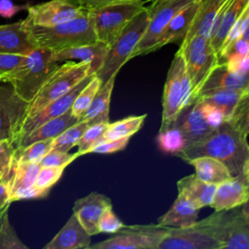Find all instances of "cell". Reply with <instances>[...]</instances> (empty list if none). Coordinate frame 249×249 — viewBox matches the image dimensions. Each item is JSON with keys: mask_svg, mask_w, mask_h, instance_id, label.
<instances>
[{"mask_svg": "<svg viewBox=\"0 0 249 249\" xmlns=\"http://www.w3.org/2000/svg\"><path fill=\"white\" fill-rule=\"evenodd\" d=\"M247 136L226 121L201 140L186 147L177 157L186 161L198 157H210L223 162L232 177L249 175Z\"/></svg>", "mask_w": 249, "mask_h": 249, "instance_id": "cell-1", "label": "cell"}, {"mask_svg": "<svg viewBox=\"0 0 249 249\" xmlns=\"http://www.w3.org/2000/svg\"><path fill=\"white\" fill-rule=\"evenodd\" d=\"M227 210L215 211L188 228H171L153 249H222Z\"/></svg>", "mask_w": 249, "mask_h": 249, "instance_id": "cell-2", "label": "cell"}, {"mask_svg": "<svg viewBox=\"0 0 249 249\" xmlns=\"http://www.w3.org/2000/svg\"><path fill=\"white\" fill-rule=\"evenodd\" d=\"M27 25L34 46L53 52L97 41L89 10L72 20L56 25L38 26L28 22Z\"/></svg>", "mask_w": 249, "mask_h": 249, "instance_id": "cell-3", "label": "cell"}, {"mask_svg": "<svg viewBox=\"0 0 249 249\" xmlns=\"http://www.w3.org/2000/svg\"><path fill=\"white\" fill-rule=\"evenodd\" d=\"M57 66L53 57V51L35 48L2 83L11 84L15 91L29 103Z\"/></svg>", "mask_w": 249, "mask_h": 249, "instance_id": "cell-4", "label": "cell"}, {"mask_svg": "<svg viewBox=\"0 0 249 249\" xmlns=\"http://www.w3.org/2000/svg\"><path fill=\"white\" fill-rule=\"evenodd\" d=\"M193 102V89L185 61L181 53L177 51L164 84L160 129L172 124L179 114Z\"/></svg>", "mask_w": 249, "mask_h": 249, "instance_id": "cell-5", "label": "cell"}, {"mask_svg": "<svg viewBox=\"0 0 249 249\" xmlns=\"http://www.w3.org/2000/svg\"><path fill=\"white\" fill-rule=\"evenodd\" d=\"M89 70L90 63L85 61L68 60L58 65L28 103L26 117L68 92L84 78L91 75Z\"/></svg>", "mask_w": 249, "mask_h": 249, "instance_id": "cell-6", "label": "cell"}, {"mask_svg": "<svg viewBox=\"0 0 249 249\" xmlns=\"http://www.w3.org/2000/svg\"><path fill=\"white\" fill-rule=\"evenodd\" d=\"M148 8L135 16L125 26L116 41L109 47L101 67L95 73L104 84L112 75L118 74L122 66L131 58V54L149 24Z\"/></svg>", "mask_w": 249, "mask_h": 249, "instance_id": "cell-7", "label": "cell"}, {"mask_svg": "<svg viewBox=\"0 0 249 249\" xmlns=\"http://www.w3.org/2000/svg\"><path fill=\"white\" fill-rule=\"evenodd\" d=\"M146 8L143 0H136L89 10L96 40L110 47L130 20Z\"/></svg>", "mask_w": 249, "mask_h": 249, "instance_id": "cell-8", "label": "cell"}, {"mask_svg": "<svg viewBox=\"0 0 249 249\" xmlns=\"http://www.w3.org/2000/svg\"><path fill=\"white\" fill-rule=\"evenodd\" d=\"M178 51L185 61L195 101L203 82L217 64V54L208 39L203 36H194L187 42L181 43Z\"/></svg>", "mask_w": 249, "mask_h": 249, "instance_id": "cell-9", "label": "cell"}, {"mask_svg": "<svg viewBox=\"0 0 249 249\" xmlns=\"http://www.w3.org/2000/svg\"><path fill=\"white\" fill-rule=\"evenodd\" d=\"M195 1L196 0H154L153 4L147 7L150 15L149 24L134 49L131 58L154 52L155 45L172 18Z\"/></svg>", "mask_w": 249, "mask_h": 249, "instance_id": "cell-10", "label": "cell"}, {"mask_svg": "<svg viewBox=\"0 0 249 249\" xmlns=\"http://www.w3.org/2000/svg\"><path fill=\"white\" fill-rule=\"evenodd\" d=\"M168 228L159 224L124 225L112 237L83 249H153Z\"/></svg>", "mask_w": 249, "mask_h": 249, "instance_id": "cell-11", "label": "cell"}, {"mask_svg": "<svg viewBox=\"0 0 249 249\" xmlns=\"http://www.w3.org/2000/svg\"><path fill=\"white\" fill-rule=\"evenodd\" d=\"M27 107L28 102L15 91L11 84L0 82V140L16 141Z\"/></svg>", "mask_w": 249, "mask_h": 249, "instance_id": "cell-12", "label": "cell"}, {"mask_svg": "<svg viewBox=\"0 0 249 249\" xmlns=\"http://www.w3.org/2000/svg\"><path fill=\"white\" fill-rule=\"evenodd\" d=\"M28 23L38 26H53L72 20L87 10L68 0H51L27 8Z\"/></svg>", "mask_w": 249, "mask_h": 249, "instance_id": "cell-13", "label": "cell"}, {"mask_svg": "<svg viewBox=\"0 0 249 249\" xmlns=\"http://www.w3.org/2000/svg\"><path fill=\"white\" fill-rule=\"evenodd\" d=\"M91 77H92V75L87 76L79 84H77L74 88H72L68 92H66L59 98L55 99L54 101L49 103L48 105H46L45 107H43L42 109H40L39 111L34 113L33 115L26 117L23 120V122L19 127L16 141L18 138H20L21 136L29 133L30 131H32L33 129H35L42 124H44L50 120H53L56 117H59L60 115L64 114L65 112L70 110L74 99L76 98L78 93L81 91V89L88 84V82L90 80Z\"/></svg>", "mask_w": 249, "mask_h": 249, "instance_id": "cell-14", "label": "cell"}, {"mask_svg": "<svg viewBox=\"0 0 249 249\" xmlns=\"http://www.w3.org/2000/svg\"><path fill=\"white\" fill-rule=\"evenodd\" d=\"M249 175H238L216 186L211 207L215 211L231 210L248 202Z\"/></svg>", "mask_w": 249, "mask_h": 249, "instance_id": "cell-15", "label": "cell"}, {"mask_svg": "<svg viewBox=\"0 0 249 249\" xmlns=\"http://www.w3.org/2000/svg\"><path fill=\"white\" fill-rule=\"evenodd\" d=\"M109 207H112V203L107 196L97 192H91L75 201L73 214L84 230L92 236L99 233L97 228L98 221L102 213Z\"/></svg>", "mask_w": 249, "mask_h": 249, "instance_id": "cell-16", "label": "cell"}, {"mask_svg": "<svg viewBox=\"0 0 249 249\" xmlns=\"http://www.w3.org/2000/svg\"><path fill=\"white\" fill-rule=\"evenodd\" d=\"M173 124L183 133L188 146L201 140L213 130L206 121L201 102L198 99L187 106L179 114Z\"/></svg>", "mask_w": 249, "mask_h": 249, "instance_id": "cell-17", "label": "cell"}, {"mask_svg": "<svg viewBox=\"0 0 249 249\" xmlns=\"http://www.w3.org/2000/svg\"><path fill=\"white\" fill-rule=\"evenodd\" d=\"M248 5L249 0H229L219 12L207 37L211 48L217 55L230 30Z\"/></svg>", "mask_w": 249, "mask_h": 249, "instance_id": "cell-18", "label": "cell"}, {"mask_svg": "<svg viewBox=\"0 0 249 249\" xmlns=\"http://www.w3.org/2000/svg\"><path fill=\"white\" fill-rule=\"evenodd\" d=\"M222 249H249L247 202L233 211L227 210L225 242Z\"/></svg>", "mask_w": 249, "mask_h": 249, "instance_id": "cell-19", "label": "cell"}, {"mask_svg": "<svg viewBox=\"0 0 249 249\" xmlns=\"http://www.w3.org/2000/svg\"><path fill=\"white\" fill-rule=\"evenodd\" d=\"M35 48L25 19L0 25V53L26 55Z\"/></svg>", "mask_w": 249, "mask_h": 249, "instance_id": "cell-20", "label": "cell"}, {"mask_svg": "<svg viewBox=\"0 0 249 249\" xmlns=\"http://www.w3.org/2000/svg\"><path fill=\"white\" fill-rule=\"evenodd\" d=\"M109 47L101 42H94L90 44H85L73 48L63 49L59 51H53V60L58 62H64L68 60L78 59L79 61H85L90 63V74H95L101 67L105 55Z\"/></svg>", "mask_w": 249, "mask_h": 249, "instance_id": "cell-21", "label": "cell"}, {"mask_svg": "<svg viewBox=\"0 0 249 249\" xmlns=\"http://www.w3.org/2000/svg\"><path fill=\"white\" fill-rule=\"evenodd\" d=\"M77 122H79V120L72 115L70 110H68L59 117H56L53 120H50L42 124L29 133L18 138L14 143L15 149L26 147L37 141L53 139Z\"/></svg>", "mask_w": 249, "mask_h": 249, "instance_id": "cell-22", "label": "cell"}, {"mask_svg": "<svg viewBox=\"0 0 249 249\" xmlns=\"http://www.w3.org/2000/svg\"><path fill=\"white\" fill-rule=\"evenodd\" d=\"M90 244V235L74 214L43 249H83Z\"/></svg>", "mask_w": 249, "mask_h": 249, "instance_id": "cell-23", "label": "cell"}, {"mask_svg": "<svg viewBox=\"0 0 249 249\" xmlns=\"http://www.w3.org/2000/svg\"><path fill=\"white\" fill-rule=\"evenodd\" d=\"M222 89H249L248 74L231 72L227 68L225 62L217 63L203 82L196 97L204 92Z\"/></svg>", "mask_w": 249, "mask_h": 249, "instance_id": "cell-24", "label": "cell"}, {"mask_svg": "<svg viewBox=\"0 0 249 249\" xmlns=\"http://www.w3.org/2000/svg\"><path fill=\"white\" fill-rule=\"evenodd\" d=\"M198 3L199 0L192 2L172 18L160 36L157 44L155 45L154 51L163 47L166 44L177 43L179 40L182 41L184 39L196 17Z\"/></svg>", "mask_w": 249, "mask_h": 249, "instance_id": "cell-25", "label": "cell"}, {"mask_svg": "<svg viewBox=\"0 0 249 249\" xmlns=\"http://www.w3.org/2000/svg\"><path fill=\"white\" fill-rule=\"evenodd\" d=\"M216 186L203 182L196 174L183 177L177 182L178 195L185 196L197 209L211 205Z\"/></svg>", "mask_w": 249, "mask_h": 249, "instance_id": "cell-26", "label": "cell"}, {"mask_svg": "<svg viewBox=\"0 0 249 249\" xmlns=\"http://www.w3.org/2000/svg\"><path fill=\"white\" fill-rule=\"evenodd\" d=\"M229 0H199L198 8L193 23L181 43L194 36L208 37L213 23L221 9Z\"/></svg>", "mask_w": 249, "mask_h": 249, "instance_id": "cell-27", "label": "cell"}, {"mask_svg": "<svg viewBox=\"0 0 249 249\" xmlns=\"http://www.w3.org/2000/svg\"><path fill=\"white\" fill-rule=\"evenodd\" d=\"M116 77L117 74L112 75L104 84L101 85L89 107L80 121H85L89 125L99 123H109L110 101Z\"/></svg>", "mask_w": 249, "mask_h": 249, "instance_id": "cell-28", "label": "cell"}, {"mask_svg": "<svg viewBox=\"0 0 249 249\" xmlns=\"http://www.w3.org/2000/svg\"><path fill=\"white\" fill-rule=\"evenodd\" d=\"M198 210L182 195H178L169 210L159 218L158 224L163 227L188 228L197 219Z\"/></svg>", "mask_w": 249, "mask_h": 249, "instance_id": "cell-29", "label": "cell"}, {"mask_svg": "<svg viewBox=\"0 0 249 249\" xmlns=\"http://www.w3.org/2000/svg\"><path fill=\"white\" fill-rule=\"evenodd\" d=\"M249 95V89H222L204 92L196 97L204 102H207L219 108L228 120L241 99Z\"/></svg>", "mask_w": 249, "mask_h": 249, "instance_id": "cell-30", "label": "cell"}, {"mask_svg": "<svg viewBox=\"0 0 249 249\" xmlns=\"http://www.w3.org/2000/svg\"><path fill=\"white\" fill-rule=\"evenodd\" d=\"M187 162L195 167V174L200 180L209 184L218 185L232 177L223 162L210 157H198Z\"/></svg>", "mask_w": 249, "mask_h": 249, "instance_id": "cell-31", "label": "cell"}, {"mask_svg": "<svg viewBox=\"0 0 249 249\" xmlns=\"http://www.w3.org/2000/svg\"><path fill=\"white\" fill-rule=\"evenodd\" d=\"M40 169L39 163L33 162H15L7 188L9 199L17 193L28 189L35 184V180Z\"/></svg>", "mask_w": 249, "mask_h": 249, "instance_id": "cell-32", "label": "cell"}, {"mask_svg": "<svg viewBox=\"0 0 249 249\" xmlns=\"http://www.w3.org/2000/svg\"><path fill=\"white\" fill-rule=\"evenodd\" d=\"M146 117V114L140 116H130L112 124L109 123L107 128L102 134V137L97 143H100L102 141L116 140L124 137H131L140 129Z\"/></svg>", "mask_w": 249, "mask_h": 249, "instance_id": "cell-33", "label": "cell"}, {"mask_svg": "<svg viewBox=\"0 0 249 249\" xmlns=\"http://www.w3.org/2000/svg\"><path fill=\"white\" fill-rule=\"evenodd\" d=\"M157 142L160 149L163 153L175 156H177L186 147H188V142L185 136L173 124L165 128L160 129Z\"/></svg>", "mask_w": 249, "mask_h": 249, "instance_id": "cell-34", "label": "cell"}, {"mask_svg": "<svg viewBox=\"0 0 249 249\" xmlns=\"http://www.w3.org/2000/svg\"><path fill=\"white\" fill-rule=\"evenodd\" d=\"M100 79L94 74L88 82V84L81 89L76 98L73 101V104L70 108L72 115L77 118L79 121L85 114V112L89 107L93 97L101 87Z\"/></svg>", "mask_w": 249, "mask_h": 249, "instance_id": "cell-35", "label": "cell"}, {"mask_svg": "<svg viewBox=\"0 0 249 249\" xmlns=\"http://www.w3.org/2000/svg\"><path fill=\"white\" fill-rule=\"evenodd\" d=\"M53 139H46L34 142L26 147L15 149L13 163L15 162H33L39 163L44 156L52 150Z\"/></svg>", "mask_w": 249, "mask_h": 249, "instance_id": "cell-36", "label": "cell"}, {"mask_svg": "<svg viewBox=\"0 0 249 249\" xmlns=\"http://www.w3.org/2000/svg\"><path fill=\"white\" fill-rule=\"evenodd\" d=\"M89 124L85 121H79L67 129H65L58 136L53 138L52 143V150L68 153L75 145L78 144L84 131Z\"/></svg>", "mask_w": 249, "mask_h": 249, "instance_id": "cell-37", "label": "cell"}, {"mask_svg": "<svg viewBox=\"0 0 249 249\" xmlns=\"http://www.w3.org/2000/svg\"><path fill=\"white\" fill-rule=\"evenodd\" d=\"M0 249H29L16 233L7 213L0 220Z\"/></svg>", "mask_w": 249, "mask_h": 249, "instance_id": "cell-38", "label": "cell"}, {"mask_svg": "<svg viewBox=\"0 0 249 249\" xmlns=\"http://www.w3.org/2000/svg\"><path fill=\"white\" fill-rule=\"evenodd\" d=\"M108 124L109 123H99V124H94L88 126V128L84 131L82 137L80 138L77 144L78 145L77 153L80 156L88 154L89 149L100 140V138L102 137V134L107 128Z\"/></svg>", "mask_w": 249, "mask_h": 249, "instance_id": "cell-39", "label": "cell"}, {"mask_svg": "<svg viewBox=\"0 0 249 249\" xmlns=\"http://www.w3.org/2000/svg\"><path fill=\"white\" fill-rule=\"evenodd\" d=\"M15 146L11 140H0V181L7 184L13 170Z\"/></svg>", "mask_w": 249, "mask_h": 249, "instance_id": "cell-40", "label": "cell"}, {"mask_svg": "<svg viewBox=\"0 0 249 249\" xmlns=\"http://www.w3.org/2000/svg\"><path fill=\"white\" fill-rule=\"evenodd\" d=\"M64 167H50L40 166L34 186L43 191H50V189L60 179Z\"/></svg>", "mask_w": 249, "mask_h": 249, "instance_id": "cell-41", "label": "cell"}, {"mask_svg": "<svg viewBox=\"0 0 249 249\" xmlns=\"http://www.w3.org/2000/svg\"><path fill=\"white\" fill-rule=\"evenodd\" d=\"M78 157H80V155L77 152L74 154H69L57 150H51L44 156V158L39 162V165L65 168L70 162H72Z\"/></svg>", "mask_w": 249, "mask_h": 249, "instance_id": "cell-42", "label": "cell"}, {"mask_svg": "<svg viewBox=\"0 0 249 249\" xmlns=\"http://www.w3.org/2000/svg\"><path fill=\"white\" fill-rule=\"evenodd\" d=\"M124 227V224L115 214L112 207L107 208L98 221V231L106 233H117Z\"/></svg>", "mask_w": 249, "mask_h": 249, "instance_id": "cell-43", "label": "cell"}, {"mask_svg": "<svg viewBox=\"0 0 249 249\" xmlns=\"http://www.w3.org/2000/svg\"><path fill=\"white\" fill-rule=\"evenodd\" d=\"M25 55L0 53V82L17 69L23 61Z\"/></svg>", "mask_w": 249, "mask_h": 249, "instance_id": "cell-44", "label": "cell"}, {"mask_svg": "<svg viewBox=\"0 0 249 249\" xmlns=\"http://www.w3.org/2000/svg\"><path fill=\"white\" fill-rule=\"evenodd\" d=\"M130 137H124V138H120L116 140H109V141H102L100 143H97L93 145L89 153H96V154H110V153H115L118 151L124 150Z\"/></svg>", "mask_w": 249, "mask_h": 249, "instance_id": "cell-45", "label": "cell"}, {"mask_svg": "<svg viewBox=\"0 0 249 249\" xmlns=\"http://www.w3.org/2000/svg\"><path fill=\"white\" fill-rule=\"evenodd\" d=\"M198 100L201 102L202 110H203L204 116L206 118V121L213 129L217 128L220 124H222L224 122L227 121L224 113L219 108H217L207 102H204L200 99H198Z\"/></svg>", "mask_w": 249, "mask_h": 249, "instance_id": "cell-46", "label": "cell"}, {"mask_svg": "<svg viewBox=\"0 0 249 249\" xmlns=\"http://www.w3.org/2000/svg\"><path fill=\"white\" fill-rule=\"evenodd\" d=\"M227 68L234 73L248 74L249 70V54L247 55H231L225 60Z\"/></svg>", "mask_w": 249, "mask_h": 249, "instance_id": "cell-47", "label": "cell"}, {"mask_svg": "<svg viewBox=\"0 0 249 249\" xmlns=\"http://www.w3.org/2000/svg\"><path fill=\"white\" fill-rule=\"evenodd\" d=\"M71 3L86 9V10H90L93 8H98V7H103L107 5H113V4H118V3H124V2H129V1H136V0H68Z\"/></svg>", "mask_w": 249, "mask_h": 249, "instance_id": "cell-48", "label": "cell"}, {"mask_svg": "<svg viewBox=\"0 0 249 249\" xmlns=\"http://www.w3.org/2000/svg\"><path fill=\"white\" fill-rule=\"evenodd\" d=\"M29 5H16L11 0H0V17L11 18L17 13L27 10Z\"/></svg>", "mask_w": 249, "mask_h": 249, "instance_id": "cell-49", "label": "cell"}, {"mask_svg": "<svg viewBox=\"0 0 249 249\" xmlns=\"http://www.w3.org/2000/svg\"><path fill=\"white\" fill-rule=\"evenodd\" d=\"M11 203L9 199V193L7 185L0 181V211L9 207V204Z\"/></svg>", "mask_w": 249, "mask_h": 249, "instance_id": "cell-50", "label": "cell"}]
</instances>
